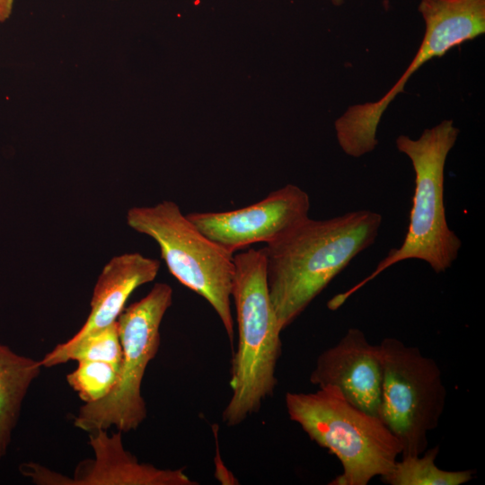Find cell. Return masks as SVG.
Masks as SVG:
<instances>
[{"label":"cell","mask_w":485,"mask_h":485,"mask_svg":"<svg viewBox=\"0 0 485 485\" xmlns=\"http://www.w3.org/2000/svg\"><path fill=\"white\" fill-rule=\"evenodd\" d=\"M382 222L381 214L366 209L322 220L308 217L266 245L268 289L282 331L375 243Z\"/></svg>","instance_id":"6da1fadb"},{"label":"cell","mask_w":485,"mask_h":485,"mask_svg":"<svg viewBox=\"0 0 485 485\" xmlns=\"http://www.w3.org/2000/svg\"><path fill=\"white\" fill-rule=\"evenodd\" d=\"M233 259L231 296L236 311L238 346L232 363V395L222 413L228 427L258 412L262 402L273 395L282 348V330L268 289L265 247L251 248Z\"/></svg>","instance_id":"7a4b0ae2"},{"label":"cell","mask_w":485,"mask_h":485,"mask_svg":"<svg viewBox=\"0 0 485 485\" xmlns=\"http://www.w3.org/2000/svg\"><path fill=\"white\" fill-rule=\"evenodd\" d=\"M460 130L453 119L426 128L419 138L400 135L395 145L411 163L415 189L410 222L399 248L392 249L372 273L348 291L329 302L337 309L360 287L400 261L420 260L436 273L447 270L457 259L462 241L448 226L444 202L445 167L448 154L456 143Z\"/></svg>","instance_id":"3957f363"},{"label":"cell","mask_w":485,"mask_h":485,"mask_svg":"<svg viewBox=\"0 0 485 485\" xmlns=\"http://www.w3.org/2000/svg\"><path fill=\"white\" fill-rule=\"evenodd\" d=\"M285 404L290 419L340 462L342 472L331 485H367L388 473L401 454L400 442L382 419L350 403L334 386L288 392Z\"/></svg>","instance_id":"277c9868"},{"label":"cell","mask_w":485,"mask_h":485,"mask_svg":"<svg viewBox=\"0 0 485 485\" xmlns=\"http://www.w3.org/2000/svg\"><path fill=\"white\" fill-rule=\"evenodd\" d=\"M128 225L159 246L170 273L209 303L233 346L234 255L206 236L173 201L128 210Z\"/></svg>","instance_id":"5b68a950"},{"label":"cell","mask_w":485,"mask_h":485,"mask_svg":"<svg viewBox=\"0 0 485 485\" xmlns=\"http://www.w3.org/2000/svg\"><path fill=\"white\" fill-rule=\"evenodd\" d=\"M172 304V288L156 283L140 300L124 308L117 319L122 358L114 387L102 399L80 407L74 420L85 431H134L147 416L142 396L143 378L160 347V327Z\"/></svg>","instance_id":"8992f818"},{"label":"cell","mask_w":485,"mask_h":485,"mask_svg":"<svg viewBox=\"0 0 485 485\" xmlns=\"http://www.w3.org/2000/svg\"><path fill=\"white\" fill-rule=\"evenodd\" d=\"M418 11L424 36L405 72L382 98L348 106L334 122L338 144L348 156L358 158L375 149L385 110L421 66L485 33V0H420Z\"/></svg>","instance_id":"52a82bcc"},{"label":"cell","mask_w":485,"mask_h":485,"mask_svg":"<svg viewBox=\"0 0 485 485\" xmlns=\"http://www.w3.org/2000/svg\"><path fill=\"white\" fill-rule=\"evenodd\" d=\"M382 366L379 417L396 436L401 456L422 454L444 412L446 388L436 362L396 338L379 344Z\"/></svg>","instance_id":"ba28073f"},{"label":"cell","mask_w":485,"mask_h":485,"mask_svg":"<svg viewBox=\"0 0 485 485\" xmlns=\"http://www.w3.org/2000/svg\"><path fill=\"white\" fill-rule=\"evenodd\" d=\"M309 195L294 184L234 210L193 212L188 218L209 239L234 253L251 244L273 242L309 217Z\"/></svg>","instance_id":"9c48e42d"},{"label":"cell","mask_w":485,"mask_h":485,"mask_svg":"<svg viewBox=\"0 0 485 485\" xmlns=\"http://www.w3.org/2000/svg\"><path fill=\"white\" fill-rule=\"evenodd\" d=\"M310 382L318 387L334 386L353 405L379 416L382 384L379 345L370 343L361 330L348 329L338 343L318 356Z\"/></svg>","instance_id":"30bf717a"},{"label":"cell","mask_w":485,"mask_h":485,"mask_svg":"<svg viewBox=\"0 0 485 485\" xmlns=\"http://www.w3.org/2000/svg\"><path fill=\"white\" fill-rule=\"evenodd\" d=\"M93 458L81 461L73 477L62 476L59 485H196L181 469H161L140 463L125 449L122 432L109 435L97 430L89 435Z\"/></svg>","instance_id":"8fae6325"},{"label":"cell","mask_w":485,"mask_h":485,"mask_svg":"<svg viewBox=\"0 0 485 485\" xmlns=\"http://www.w3.org/2000/svg\"><path fill=\"white\" fill-rule=\"evenodd\" d=\"M160 261L138 252L113 257L103 267L95 283L91 309L83 326L69 340L59 343L61 348L75 345L83 339L115 322L130 295L157 276Z\"/></svg>","instance_id":"7c38bea8"},{"label":"cell","mask_w":485,"mask_h":485,"mask_svg":"<svg viewBox=\"0 0 485 485\" xmlns=\"http://www.w3.org/2000/svg\"><path fill=\"white\" fill-rule=\"evenodd\" d=\"M41 368L40 360L0 343V461L8 453L23 401Z\"/></svg>","instance_id":"4fadbf2b"},{"label":"cell","mask_w":485,"mask_h":485,"mask_svg":"<svg viewBox=\"0 0 485 485\" xmlns=\"http://www.w3.org/2000/svg\"><path fill=\"white\" fill-rule=\"evenodd\" d=\"M439 445L422 454L402 457L396 461L392 470L382 476L389 485H461L473 478V471H446L436 465Z\"/></svg>","instance_id":"5bb4252c"},{"label":"cell","mask_w":485,"mask_h":485,"mask_svg":"<svg viewBox=\"0 0 485 485\" xmlns=\"http://www.w3.org/2000/svg\"><path fill=\"white\" fill-rule=\"evenodd\" d=\"M122 346L117 321L83 339L69 348L55 347L40 360L42 367H53L70 360H91L111 364L119 368Z\"/></svg>","instance_id":"9a60e30c"},{"label":"cell","mask_w":485,"mask_h":485,"mask_svg":"<svg viewBox=\"0 0 485 485\" xmlns=\"http://www.w3.org/2000/svg\"><path fill=\"white\" fill-rule=\"evenodd\" d=\"M76 369L66 375L67 384L84 403L105 397L114 387L119 367L101 361H77Z\"/></svg>","instance_id":"2e32d148"},{"label":"cell","mask_w":485,"mask_h":485,"mask_svg":"<svg viewBox=\"0 0 485 485\" xmlns=\"http://www.w3.org/2000/svg\"><path fill=\"white\" fill-rule=\"evenodd\" d=\"M13 0H0V22H5L13 11Z\"/></svg>","instance_id":"e0dca14e"},{"label":"cell","mask_w":485,"mask_h":485,"mask_svg":"<svg viewBox=\"0 0 485 485\" xmlns=\"http://www.w3.org/2000/svg\"><path fill=\"white\" fill-rule=\"evenodd\" d=\"M333 5L340 6L344 4V0H329Z\"/></svg>","instance_id":"ac0fdd59"}]
</instances>
